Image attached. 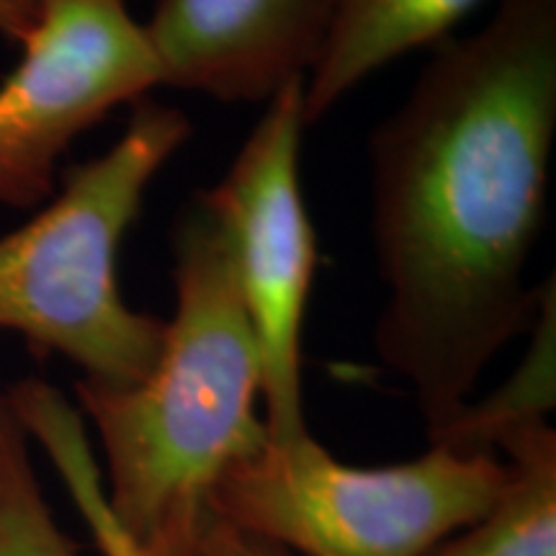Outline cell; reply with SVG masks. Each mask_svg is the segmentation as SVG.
Instances as JSON below:
<instances>
[{"label":"cell","mask_w":556,"mask_h":556,"mask_svg":"<svg viewBox=\"0 0 556 556\" xmlns=\"http://www.w3.org/2000/svg\"><path fill=\"white\" fill-rule=\"evenodd\" d=\"M18 65L0 83V206L54 197L58 165L83 131L163 86L127 0H37Z\"/></svg>","instance_id":"cell-6"},{"label":"cell","mask_w":556,"mask_h":556,"mask_svg":"<svg viewBox=\"0 0 556 556\" xmlns=\"http://www.w3.org/2000/svg\"><path fill=\"white\" fill-rule=\"evenodd\" d=\"M37 0H0V34L21 45L37 24Z\"/></svg>","instance_id":"cell-13"},{"label":"cell","mask_w":556,"mask_h":556,"mask_svg":"<svg viewBox=\"0 0 556 556\" xmlns=\"http://www.w3.org/2000/svg\"><path fill=\"white\" fill-rule=\"evenodd\" d=\"M503 448L507 482L495 505L428 556H556V430L544 413H526L486 430Z\"/></svg>","instance_id":"cell-9"},{"label":"cell","mask_w":556,"mask_h":556,"mask_svg":"<svg viewBox=\"0 0 556 556\" xmlns=\"http://www.w3.org/2000/svg\"><path fill=\"white\" fill-rule=\"evenodd\" d=\"M142 26L163 86L268 103L309 75L328 34V0H155Z\"/></svg>","instance_id":"cell-7"},{"label":"cell","mask_w":556,"mask_h":556,"mask_svg":"<svg viewBox=\"0 0 556 556\" xmlns=\"http://www.w3.org/2000/svg\"><path fill=\"white\" fill-rule=\"evenodd\" d=\"M479 0H328V34L304 78V124L323 122L389 62L456 31Z\"/></svg>","instance_id":"cell-8"},{"label":"cell","mask_w":556,"mask_h":556,"mask_svg":"<svg viewBox=\"0 0 556 556\" xmlns=\"http://www.w3.org/2000/svg\"><path fill=\"white\" fill-rule=\"evenodd\" d=\"M170 253L176 312L152 371L135 387L75 384L106 458L111 518L139 556H191L222 475L268 443L232 242L199 193L173 225Z\"/></svg>","instance_id":"cell-2"},{"label":"cell","mask_w":556,"mask_h":556,"mask_svg":"<svg viewBox=\"0 0 556 556\" xmlns=\"http://www.w3.org/2000/svg\"><path fill=\"white\" fill-rule=\"evenodd\" d=\"M556 142V0H500L441 39L368 139L371 238L387 304L377 353L413 387L428 441L539 317L528 266Z\"/></svg>","instance_id":"cell-1"},{"label":"cell","mask_w":556,"mask_h":556,"mask_svg":"<svg viewBox=\"0 0 556 556\" xmlns=\"http://www.w3.org/2000/svg\"><path fill=\"white\" fill-rule=\"evenodd\" d=\"M304 129L302 78L266 103L219 184L199 193L232 242L242 299L261 348L263 420L274 441L307 433L302 332L317 238L299 170Z\"/></svg>","instance_id":"cell-5"},{"label":"cell","mask_w":556,"mask_h":556,"mask_svg":"<svg viewBox=\"0 0 556 556\" xmlns=\"http://www.w3.org/2000/svg\"><path fill=\"white\" fill-rule=\"evenodd\" d=\"M507 464L490 448L430 443L413 462L351 467L307 433L229 467L214 516L294 556H428L495 505Z\"/></svg>","instance_id":"cell-4"},{"label":"cell","mask_w":556,"mask_h":556,"mask_svg":"<svg viewBox=\"0 0 556 556\" xmlns=\"http://www.w3.org/2000/svg\"><path fill=\"white\" fill-rule=\"evenodd\" d=\"M5 394L26 433L50 454L103 556H139L111 518L78 409L58 389L39 379L18 381L5 389Z\"/></svg>","instance_id":"cell-10"},{"label":"cell","mask_w":556,"mask_h":556,"mask_svg":"<svg viewBox=\"0 0 556 556\" xmlns=\"http://www.w3.org/2000/svg\"><path fill=\"white\" fill-rule=\"evenodd\" d=\"M189 137L186 111L137 101L122 137L70 168L50 204L0 238V330L73 361L88 384L122 389L148 377L165 319L127 304L119 250L152 178Z\"/></svg>","instance_id":"cell-3"},{"label":"cell","mask_w":556,"mask_h":556,"mask_svg":"<svg viewBox=\"0 0 556 556\" xmlns=\"http://www.w3.org/2000/svg\"><path fill=\"white\" fill-rule=\"evenodd\" d=\"M31 438L9 394L0 392V556H78L34 471Z\"/></svg>","instance_id":"cell-11"},{"label":"cell","mask_w":556,"mask_h":556,"mask_svg":"<svg viewBox=\"0 0 556 556\" xmlns=\"http://www.w3.org/2000/svg\"><path fill=\"white\" fill-rule=\"evenodd\" d=\"M191 556H294L274 541L242 531L238 526H229L227 520L214 516L208 520Z\"/></svg>","instance_id":"cell-12"}]
</instances>
